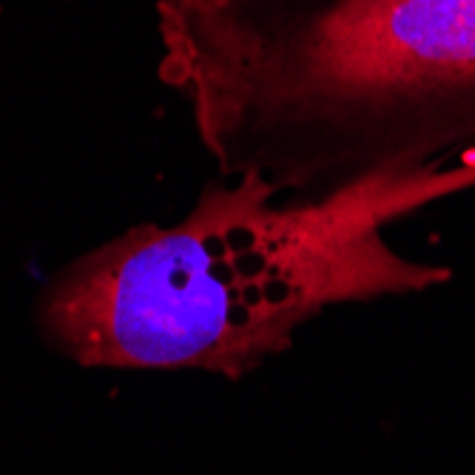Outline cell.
Instances as JSON below:
<instances>
[{
  "instance_id": "1",
  "label": "cell",
  "mask_w": 475,
  "mask_h": 475,
  "mask_svg": "<svg viewBox=\"0 0 475 475\" xmlns=\"http://www.w3.org/2000/svg\"><path fill=\"white\" fill-rule=\"evenodd\" d=\"M464 191L475 157L319 194L219 174L180 222L134 225L63 265L37 296V328L83 367L242 378L328 308L447 282V268L398 251L390 228Z\"/></svg>"
}]
</instances>
